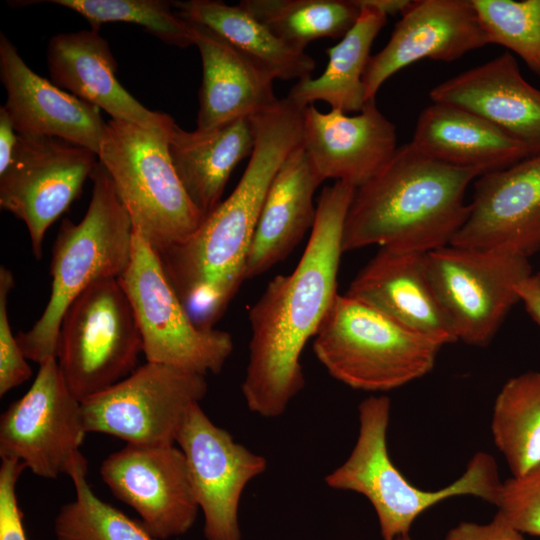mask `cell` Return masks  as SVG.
Instances as JSON below:
<instances>
[{
  "label": "cell",
  "mask_w": 540,
  "mask_h": 540,
  "mask_svg": "<svg viewBox=\"0 0 540 540\" xmlns=\"http://www.w3.org/2000/svg\"><path fill=\"white\" fill-rule=\"evenodd\" d=\"M355 190L342 181L322 190L297 266L273 278L249 310V360L241 391L247 408L260 417L283 415L305 385L301 355L338 294L343 228Z\"/></svg>",
  "instance_id": "6da1fadb"
},
{
  "label": "cell",
  "mask_w": 540,
  "mask_h": 540,
  "mask_svg": "<svg viewBox=\"0 0 540 540\" xmlns=\"http://www.w3.org/2000/svg\"><path fill=\"white\" fill-rule=\"evenodd\" d=\"M255 145L232 193L184 242L159 252L164 271L195 323L214 324L245 280L259 215L278 170L303 144V109L286 97L251 118Z\"/></svg>",
  "instance_id": "7a4b0ae2"
},
{
  "label": "cell",
  "mask_w": 540,
  "mask_h": 540,
  "mask_svg": "<svg viewBox=\"0 0 540 540\" xmlns=\"http://www.w3.org/2000/svg\"><path fill=\"white\" fill-rule=\"evenodd\" d=\"M484 174L428 157L411 143L356 188L342 236L343 252L378 245L428 253L445 247L465 222L470 183Z\"/></svg>",
  "instance_id": "3957f363"
},
{
  "label": "cell",
  "mask_w": 540,
  "mask_h": 540,
  "mask_svg": "<svg viewBox=\"0 0 540 540\" xmlns=\"http://www.w3.org/2000/svg\"><path fill=\"white\" fill-rule=\"evenodd\" d=\"M90 179L85 216L78 223L64 219L57 233L48 303L29 330L16 334L25 357L39 365L57 357L60 325L73 301L97 282L119 279L130 261L134 228L111 178L98 163Z\"/></svg>",
  "instance_id": "277c9868"
},
{
  "label": "cell",
  "mask_w": 540,
  "mask_h": 540,
  "mask_svg": "<svg viewBox=\"0 0 540 540\" xmlns=\"http://www.w3.org/2000/svg\"><path fill=\"white\" fill-rule=\"evenodd\" d=\"M391 401L370 396L358 406L359 431L348 458L328 473L325 484L335 490L363 495L374 508L383 540L409 533L427 509L456 496H475L496 505L502 482L495 459L476 453L465 472L451 484L433 491L412 485L395 467L387 449Z\"/></svg>",
  "instance_id": "5b68a950"
},
{
  "label": "cell",
  "mask_w": 540,
  "mask_h": 540,
  "mask_svg": "<svg viewBox=\"0 0 540 540\" xmlns=\"http://www.w3.org/2000/svg\"><path fill=\"white\" fill-rule=\"evenodd\" d=\"M174 124L147 128L111 119L97 154L133 228L158 252L184 242L205 217L189 199L170 159Z\"/></svg>",
  "instance_id": "8992f818"
},
{
  "label": "cell",
  "mask_w": 540,
  "mask_h": 540,
  "mask_svg": "<svg viewBox=\"0 0 540 540\" xmlns=\"http://www.w3.org/2000/svg\"><path fill=\"white\" fill-rule=\"evenodd\" d=\"M441 346L374 307L337 294L313 339L327 372L356 390L386 392L432 371Z\"/></svg>",
  "instance_id": "52a82bcc"
},
{
  "label": "cell",
  "mask_w": 540,
  "mask_h": 540,
  "mask_svg": "<svg viewBox=\"0 0 540 540\" xmlns=\"http://www.w3.org/2000/svg\"><path fill=\"white\" fill-rule=\"evenodd\" d=\"M141 352L138 323L119 279L95 283L63 316L56 359L81 402L130 375Z\"/></svg>",
  "instance_id": "ba28073f"
},
{
  "label": "cell",
  "mask_w": 540,
  "mask_h": 540,
  "mask_svg": "<svg viewBox=\"0 0 540 540\" xmlns=\"http://www.w3.org/2000/svg\"><path fill=\"white\" fill-rule=\"evenodd\" d=\"M134 311L147 362L206 376L233 351L231 335L199 327L169 281L159 252L134 229L129 264L119 278Z\"/></svg>",
  "instance_id": "9c48e42d"
},
{
  "label": "cell",
  "mask_w": 540,
  "mask_h": 540,
  "mask_svg": "<svg viewBox=\"0 0 540 540\" xmlns=\"http://www.w3.org/2000/svg\"><path fill=\"white\" fill-rule=\"evenodd\" d=\"M208 390L204 375L146 362L106 390L81 402L87 433L134 445L176 444L190 410Z\"/></svg>",
  "instance_id": "30bf717a"
},
{
  "label": "cell",
  "mask_w": 540,
  "mask_h": 540,
  "mask_svg": "<svg viewBox=\"0 0 540 540\" xmlns=\"http://www.w3.org/2000/svg\"><path fill=\"white\" fill-rule=\"evenodd\" d=\"M426 265L458 341L472 346L490 343L532 274L527 257L454 245L426 253Z\"/></svg>",
  "instance_id": "8fae6325"
},
{
  "label": "cell",
  "mask_w": 540,
  "mask_h": 540,
  "mask_svg": "<svg viewBox=\"0 0 540 540\" xmlns=\"http://www.w3.org/2000/svg\"><path fill=\"white\" fill-rule=\"evenodd\" d=\"M87 431L82 405L50 358L28 391L0 417V457L22 462L34 475L56 479L80 453Z\"/></svg>",
  "instance_id": "7c38bea8"
},
{
  "label": "cell",
  "mask_w": 540,
  "mask_h": 540,
  "mask_svg": "<svg viewBox=\"0 0 540 540\" xmlns=\"http://www.w3.org/2000/svg\"><path fill=\"white\" fill-rule=\"evenodd\" d=\"M97 158L59 138L18 135L12 163L0 174V207L24 222L36 259L48 228L80 196Z\"/></svg>",
  "instance_id": "4fadbf2b"
},
{
  "label": "cell",
  "mask_w": 540,
  "mask_h": 540,
  "mask_svg": "<svg viewBox=\"0 0 540 540\" xmlns=\"http://www.w3.org/2000/svg\"><path fill=\"white\" fill-rule=\"evenodd\" d=\"M194 495L204 516L206 540H241L239 505L247 485L267 469V460L214 424L200 404L187 414L176 439Z\"/></svg>",
  "instance_id": "5bb4252c"
},
{
  "label": "cell",
  "mask_w": 540,
  "mask_h": 540,
  "mask_svg": "<svg viewBox=\"0 0 540 540\" xmlns=\"http://www.w3.org/2000/svg\"><path fill=\"white\" fill-rule=\"evenodd\" d=\"M113 496L133 508L158 540L187 533L199 506L182 450L172 445L126 444L101 463Z\"/></svg>",
  "instance_id": "9a60e30c"
},
{
  "label": "cell",
  "mask_w": 540,
  "mask_h": 540,
  "mask_svg": "<svg viewBox=\"0 0 540 540\" xmlns=\"http://www.w3.org/2000/svg\"><path fill=\"white\" fill-rule=\"evenodd\" d=\"M474 188L468 216L450 245L527 258L540 250V154L480 175Z\"/></svg>",
  "instance_id": "2e32d148"
},
{
  "label": "cell",
  "mask_w": 540,
  "mask_h": 540,
  "mask_svg": "<svg viewBox=\"0 0 540 540\" xmlns=\"http://www.w3.org/2000/svg\"><path fill=\"white\" fill-rule=\"evenodd\" d=\"M488 44L472 0L410 1L385 47L368 61L365 101L375 99L387 79L414 62H451Z\"/></svg>",
  "instance_id": "e0dca14e"
},
{
  "label": "cell",
  "mask_w": 540,
  "mask_h": 540,
  "mask_svg": "<svg viewBox=\"0 0 540 540\" xmlns=\"http://www.w3.org/2000/svg\"><path fill=\"white\" fill-rule=\"evenodd\" d=\"M302 139L323 181L333 179L355 188L374 177L398 149L396 128L375 99L353 116L337 109L324 113L314 104L303 108Z\"/></svg>",
  "instance_id": "ac0fdd59"
},
{
  "label": "cell",
  "mask_w": 540,
  "mask_h": 540,
  "mask_svg": "<svg viewBox=\"0 0 540 540\" xmlns=\"http://www.w3.org/2000/svg\"><path fill=\"white\" fill-rule=\"evenodd\" d=\"M4 105L18 135L54 137L98 154L106 122L100 109L36 74L0 34Z\"/></svg>",
  "instance_id": "d6986e66"
},
{
  "label": "cell",
  "mask_w": 540,
  "mask_h": 540,
  "mask_svg": "<svg viewBox=\"0 0 540 540\" xmlns=\"http://www.w3.org/2000/svg\"><path fill=\"white\" fill-rule=\"evenodd\" d=\"M345 294L441 347L458 341L430 279L426 253L380 247Z\"/></svg>",
  "instance_id": "ffe728a7"
},
{
  "label": "cell",
  "mask_w": 540,
  "mask_h": 540,
  "mask_svg": "<svg viewBox=\"0 0 540 540\" xmlns=\"http://www.w3.org/2000/svg\"><path fill=\"white\" fill-rule=\"evenodd\" d=\"M429 96L484 118L531 156L540 154V90L524 79L510 52L439 83Z\"/></svg>",
  "instance_id": "44dd1931"
},
{
  "label": "cell",
  "mask_w": 540,
  "mask_h": 540,
  "mask_svg": "<svg viewBox=\"0 0 540 540\" xmlns=\"http://www.w3.org/2000/svg\"><path fill=\"white\" fill-rule=\"evenodd\" d=\"M47 63L51 82L75 97L104 110L111 119L147 128L168 125V114L143 106L118 81L117 62L99 30L53 36Z\"/></svg>",
  "instance_id": "7402d4cb"
},
{
  "label": "cell",
  "mask_w": 540,
  "mask_h": 540,
  "mask_svg": "<svg viewBox=\"0 0 540 540\" xmlns=\"http://www.w3.org/2000/svg\"><path fill=\"white\" fill-rule=\"evenodd\" d=\"M188 22L202 62L196 129L212 130L278 105L269 72L210 28Z\"/></svg>",
  "instance_id": "603a6c76"
},
{
  "label": "cell",
  "mask_w": 540,
  "mask_h": 540,
  "mask_svg": "<svg viewBox=\"0 0 540 540\" xmlns=\"http://www.w3.org/2000/svg\"><path fill=\"white\" fill-rule=\"evenodd\" d=\"M323 182L303 144L284 161L265 197L246 262L245 280L286 258L313 228V197Z\"/></svg>",
  "instance_id": "cb8c5ba5"
},
{
  "label": "cell",
  "mask_w": 540,
  "mask_h": 540,
  "mask_svg": "<svg viewBox=\"0 0 540 540\" xmlns=\"http://www.w3.org/2000/svg\"><path fill=\"white\" fill-rule=\"evenodd\" d=\"M410 143L437 161L483 173L507 168L531 156L521 142L484 118L442 103H432L422 110Z\"/></svg>",
  "instance_id": "d4e9b609"
},
{
  "label": "cell",
  "mask_w": 540,
  "mask_h": 540,
  "mask_svg": "<svg viewBox=\"0 0 540 540\" xmlns=\"http://www.w3.org/2000/svg\"><path fill=\"white\" fill-rule=\"evenodd\" d=\"M254 145L251 118L207 131H187L173 125L168 143L170 159L186 194L204 216L221 202L234 168L251 156Z\"/></svg>",
  "instance_id": "484cf974"
},
{
  "label": "cell",
  "mask_w": 540,
  "mask_h": 540,
  "mask_svg": "<svg viewBox=\"0 0 540 540\" xmlns=\"http://www.w3.org/2000/svg\"><path fill=\"white\" fill-rule=\"evenodd\" d=\"M354 1L360 9L359 17L340 42L327 49L329 60L324 72L317 78L298 80L291 87L286 98L298 107L303 109L323 101L331 109L347 114L360 112L365 105L363 75L372 44L386 25L387 15L365 0Z\"/></svg>",
  "instance_id": "4316f807"
},
{
  "label": "cell",
  "mask_w": 540,
  "mask_h": 540,
  "mask_svg": "<svg viewBox=\"0 0 540 540\" xmlns=\"http://www.w3.org/2000/svg\"><path fill=\"white\" fill-rule=\"evenodd\" d=\"M183 20L206 26L247 55L274 79L301 80L311 76L314 59L275 36L240 4L216 0L172 1Z\"/></svg>",
  "instance_id": "83f0119b"
},
{
  "label": "cell",
  "mask_w": 540,
  "mask_h": 540,
  "mask_svg": "<svg viewBox=\"0 0 540 540\" xmlns=\"http://www.w3.org/2000/svg\"><path fill=\"white\" fill-rule=\"evenodd\" d=\"M491 432L512 476L540 465V371L505 382L494 402Z\"/></svg>",
  "instance_id": "f1b7e54d"
},
{
  "label": "cell",
  "mask_w": 540,
  "mask_h": 540,
  "mask_svg": "<svg viewBox=\"0 0 540 540\" xmlns=\"http://www.w3.org/2000/svg\"><path fill=\"white\" fill-rule=\"evenodd\" d=\"M239 4L289 46L342 38L357 21L354 0H242Z\"/></svg>",
  "instance_id": "f546056e"
},
{
  "label": "cell",
  "mask_w": 540,
  "mask_h": 540,
  "mask_svg": "<svg viewBox=\"0 0 540 540\" xmlns=\"http://www.w3.org/2000/svg\"><path fill=\"white\" fill-rule=\"evenodd\" d=\"M75 498L54 520L56 540H158L143 525L101 500L87 482V460L80 452L68 472Z\"/></svg>",
  "instance_id": "4dcf8cb0"
},
{
  "label": "cell",
  "mask_w": 540,
  "mask_h": 540,
  "mask_svg": "<svg viewBox=\"0 0 540 540\" xmlns=\"http://www.w3.org/2000/svg\"><path fill=\"white\" fill-rule=\"evenodd\" d=\"M82 15L99 30L109 22L139 25L163 42L186 48L193 43L192 29L188 21L172 11V1L164 0H51Z\"/></svg>",
  "instance_id": "1f68e13d"
},
{
  "label": "cell",
  "mask_w": 540,
  "mask_h": 540,
  "mask_svg": "<svg viewBox=\"0 0 540 540\" xmlns=\"http://www.w3.org/2000/svg\"><path fill=\"white\" fill-rule=\"evenodd\" d=\"M489 44L517 54L540 76V0H472Z\"/></svg>",
  "instance_id": "d6a6232c"
},
{
  "label": "cell",
  "mask_w": 540,
  "mask_h": 540,
  "mask_svg": "<svg viewBox=\"0 0 540 540\" xmlns=\"http://www.w3.org/2000/svg\"><path fill=\"white\" fill-rule=\"evenodd\" d=\"M495 506L518 531L540 537V465L502 482Z\"/></svg>",
  "instance_id": "836d02e7"
},
{
  "label": "cell",
  "mask_w": 540,
  "mask_h": 540,
  "mask_svg": "<svg viewBox=\"0 0 540 540\" xmlns=\"http://www.w3.org/2000/svg\"><path fill=\"white\" fill-rule=\"evenodd\" d=\"M14 286L12 272L0 268V396L23 384L32 375V369L22 352L8 318V295Z\"/></svg>",
  "instance_id": "e575fe53"
},
{
  "label": "cell",
  "mask_w": 540,
  "mask_h": 540,
  "mask_svg": "<svg viewBox=\"0 0 540 540\" xmlns=\"http://www.w3.org/2000/svg\"><path fill=\"white\" fill-rule=\"evenodd\" d=\"M26 466L12 458H1L0 540H27L16 485Z\"/></svg>",
  "instance_id": "d590c367"
},
{
  "label": "cell",
  "mask_w": 540,
  "mask_h": 540,
  "mask_svg": "<svg viewBox=\"0 0 540 540\" xmlns=\"http://www.w3.org/2000/svg\"><path fill=\"white\" fill-rule=\"evenodd\" d=\"M445 540H526L499 512L487 524L461 522L450 529Z\"/></svg>",
  "instance_id": "8d00e7d4"
},
{
  "label": "cell",
  "mask_w": 540,
  "mask_h": 540,
  "mask_svg": "<svg viewBox=\"0 0 540 540\" xmlns=\"http://www.w3.org/2000/svg\"><path fill=\"white\" fill-rule=\"evenodd\" d=\"M18 140L12 122L4 106L0 107V174L10 166Z\"/></svg>",
  "instance_id": "74e56055"
},
{
  "label": "cell",
  "mask_w": 540,
  "mask_h": 540,
  "mask_svg": "<svg viewBox=\"0 0 540 540\" xmlns=\"http://www.w3.org/2000/svg\"><path fill=\"white\" fill-rule=\"evenodd\" d=\"M519 300L526 311L540 326V273L531 274L517 287Z\"/></svg>",
  "instance_id": "f35d334b"
},
{
  "label": "cell",
  "mask_w": 540,
  "mask_h": 540,
  "mask_svg": "<svg viewBox=\"0 0 540 540\" xmlns=\"http://www.w3.org/2000/svg\"><path fill=\"white\" fill-rule=\"evenodd\" d=\"M365 2L387 16L401 15L410 4V0H365Z\"/></svg>",
  "instance_id": "ab89813d"
},
{
  "label": "cell",
  "mask_w": 540,
  "mask_h": 540,
  "mask_svg": "<svg viewBox=\"0 0 540 540\" xmlns=\"http://www.w3.org/2000/svg\"><path fill=\"white\" fill-rule=\"evenodd\" d=\"M395 540H412L409 533L398 536Z\"/></svg>",
  "instance_id": "60d3db41"
}]
</instances>
